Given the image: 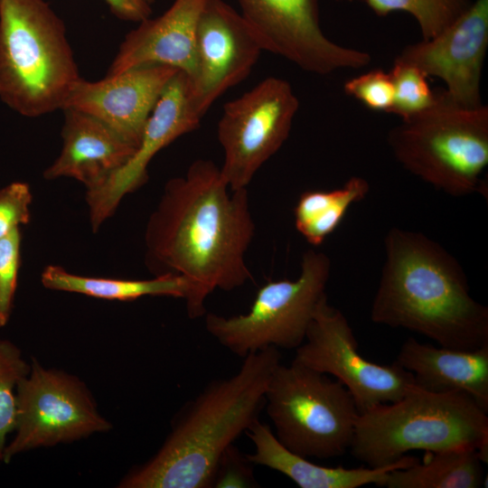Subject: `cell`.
I'll list each match as a JSON object with an SVG mask.
<instances>
[{"label":"cell","mask_w":488,"mask_h":488,"mask_svg":"<svg viewBox=\"0 0 488 488\" xmlns=\"http://www.w3.org/2000/svg\"><path fill=\"white\" fill-rule=\"evenodd\" d=\"M247 188L232 191L221 167L197 159L171 178L145 228V261L155 276L185 277L190 318L204 315L215 289L231 291L250 278L246 253L255 236Z\"/></svg>","instance_id":"1"},{"label":"cell","mask_w":488,"mask_h":488,"mask_svg":"<svg viewBox=\"0 0 488 488\" xmlns=\"http://www.w3.org/2000/svg\"><path fill=\"white\" fill-rule=\"evenodd\" d=\"M371 311L375 324L401 327L439 346L473 351L488 345V308L470 295L458 261L421 232L391 228Z\"/></svg>","instance_id":"2"},{"label":"cell","mask_w":488,"mask_h":488,"mask_svg":"<svg viewBox=\"0 0 488 488\" xmlns=\"http://www.w3.org/2000/svg\"><path fill=\"white\" fill-rule=\"evenodd\" d=\"M279 349L243 357L230 377L214 380L181 410L172 432L147 463L120 483L125 488H210L224 450L258 418Z\"/></svg>","instance_id":"3"},{"label":"cell","mask_w":488,"mask_h":488,"mask_svg":"<svg viewBox=\"0 0 488 488\" xmlns=\"http://www.w3.org/2000/svg\"><path fill=\"white\" fill-rule=\"evenodd\" d=\"M350 449L370 467L414 450L474 449L487 463V412L465 392L435 393L415 383L399 400L359 413Z\"/></svg>","instance_id":"4"},{"label":"cell","mask_w":488,"mask_h":488,"mask_svg":"<svg viewBox=\"0 0 488 488\" xmlns=\"http://www.w3.org/2000/svg\"><path fill=\"white\" fill-rule=\"evenodd\" d=\"M80 76L63 21L44 0H0V99L37 117L63 109Z\"/></svg>","instance_id":"5"},{"label":"cell","mask_w":488,"mask_h":488,"mask_svg":"<svg viewBox=\"0 0 488 488\" xmlns=\"http://www.w3.org/2000/svg\"><path fill=\"white\" fill-rule=\"evenodd\" d=\"M388 143L409 173L446 194L483 192L488 107L465 108L436 91L432 106L390 129Z\"/></svg>","instance_id":"6"},{"label":"cell","mask_w":488,"mask_h":488,"mask_svg":"<svg viewBox=\"0 0 488 488\" xmlns=\"http://www.w3.org/2000/svg\"><path fill=\"white\" fill-rule=\"evenodd\" d=\"M265 405L277 440L301 456L333 458L351 446L359 411L350 391L327 374L295 360L280 362Z\"/></svg>","instance_id":"7"},{"label":"cell","mask_w":488,"mask_h":488,"mask_svg":"<svg viewBox=\"0 0 488 488\" xmlns=\"http://www.w3.org/2000/svg\"><path fill=\"white\" fill-rule=\"evenodd\" d=\"M330 273L329 257L308 249L303 254L297 278L267 281L246 314L226 317L208 313L205 328L241 358L269 347L296 350L304 343L314 311L326 296Z\"/></svg>","instance_id":"8"},{"label":"cell","mask_w":488,"mask_h":488,"mask_svg":"<svg viewBox=\"0 0 488 488\" xmlns=\"http://www.w3.org/2000/svg\"><path fill=\"white\" fill-rule=\"evenodd\" d=\"M298 108L290 83L277 77L263 80L225 103L217 135L224 154L221 172L230 190L247 188L281 148Z\"/></svg>","instance_id":"9"},{"label":"cell","mask_w":488,"mask_h":488,"mask_svg":"<svg viewBox=\"0 0 488 488\" xmlns=\"http://www.w3.org/2000/svg\"><path fill=\"white\" fill-rule=\"evenodd\" d=\"M16 424L4 463L39 446L71 442L110 424L97 410L89 392L76 378L46 370L37 361L17 383Z\"/></svg>","instance_id":"10"},{"label":"cell","mask_w":488,"mask_h":488,"mask_svg":"<svg viewBox=\"0 0 488 488\" xmlns=\"http://www.w3.org/2000/svg\"><path fill=\"white\" fill-rule=\"evenodd\" d=\"M294 360L333 376L350 391L359 413L399 400L415 384L413 374L395 362L381 365L359 353L347 318L328 303L327 296L319 302Z\"/></svg>","instance_id":"11"},{"label":"cell","mask_w":488,"mask_h":488,"mask_svg":"<svg viewBox=\"0 0 488 488\" xmlns=\"http://www.w3.org/2000/svg\"><path fill=\"white\" fill-rule=\"evenodd\" d=\"M237 2L263 51L281 56L305 71L324 76L371 63L369 52L337 44L325 36L319 0Z\"/></svg>","instance_id":"12"},{"label":"cell","mask_w":488,"mask_h":488,"mask_svg":"<svg viewBox=\"0 0 488 488\" xmlns=\"http://www.w3.org/2000/svg\"><path fill=\"white\" fill-rule=\"evenodd\" d=\"M263 49L246 20L224 0H205L196 30V69L189 80L192 106L202 118L229 89L253 70Z\"/></svg>","instance_id":"13"},{"label":"cell","mask_w":488,"mask_h":488,"mask_svg":"<svg viewBox=\"0 0 488 488\" xmlns=\"http://www.w3.org/2000/svg\"><path fill=\"white\" fill-rule=\"evenodd\" d=\"M488 48V0L471 5L438 34L404 47L395 58L443 80L446 97L465 108L481 105V78Z\"/></svg>","instance_id":"14"},{"label":"cell","mask_w":488,"mask_h":488,"mask_svg":"<svg viewBox=\"0 0 488 488\" xmlns=\"http://www.w3.org/2000/svg\"><path fill=\"white\" fill-rule=\"evenodd\" d=\"M201 121L192 103L188 77L179 70L160 95L134 155L101 185L87 190L93 231L114 214L124 196L147 181V166L153 157L178 137L196 130Z\"/></svg>","instance_id":"15"},{"label":"cell","mask_w":488,"mask_h":488,"mask_svg":"<svg viewBox=\"0 0 488 488\" xmlns=\"http://www.w3.org/2000/svg\"><path fill=\"white\" fill-rule=\"evenodd\" d=\"M178 71L168 65L148 63L97 81L80 78L63 109H75L97 118L136 150L152 110Z\"/></svg>","instance_id":"16"},{"label":"cell","mask_w":488,"mask_h":488,"mask_svg":"<svg viewBox=\"0 0 488 488\" xmlns=\"http://www.w3.org/2000/svg\"><path fill=\"white\" fill-rule=\"evenodd\" d=\"M205 0H174L156 18L138 23L120 43L107 75L148 63L171 66L192 80L196 69V30Z\"/></svg>","instance_id":"17"},{"label":"cell","mask_w":488,"mask_h":488,"mask_svg":"<svg viewBox=\"0 0 488 488\" xmlns=\"http://www.w3.org/2000/svg\"><path fill=\"white\" fill-rule=\"evenodd\" d=\"M62 111L61 150L43 176L70 177L87 190L97 188L129 160L136 148L97 118L71 108Z\"/></svg>","instance_id":"18"},{"label":"cell","mask_w":488,"mask_h":488,"mask_svg":"<svg viewBox=\"0 0 488 488\" xmlns=\"http://www.w3.org/2000/svg\"><path fill=\"white\" fill-rule=\"evenodd\" d=\"M394 362L411 372L419 388L435 393L465 392L488 413V345L462 351L408 338Z\"/></svg>","instance_id":"19"},{"label":"cell","mask_w":488,"mask_h":488,"mask_svg":"<svg viewBox=\"0 0 488 488\" xmlns=\"http://www.w3.org/2000/svg\"><path fill=\"white\" fill-rule=\"evenodd\" d=\"M246 434L254 445L253 453L246 454L252 465L277 471L301 488H357L371 483L384 486L389 472L418 462L417 457L406 455L393 464L379 467H328L288 450L277 440L271 427L258 418Z\"/></svg>","instance_id":"20"},{"label":"cell","mask_w":488,"mask_h":488,"mask_svg":"<svg viewBox=\"0 0 488 488\" xmlns=\"http://www.w3.org/2000/svg\"><path fill=\"white\" fill-rule=\"evenodd\" d=\"M49 289L82 294L108 300L132 301L145 296L190 299L192 286L182 276L160 275L151 279H116L71 274L60 266H47L41 276Z\"/></svg>","instance_id":"21"},{"label":"cell","mask_w":488,"mask_h":488,"mask_svg":"<svg viewBox=\"0 0 488 488\" xmlns=\"http://www.w3.org/2000/svg\"><path fill=\"white\" fill-rule=\"evenodd\" d=\"M424 462L389 473L388 488H479L483 483V460L474 449L429 452Z\"/></svg>","instance_id":"22"},{"label":"cell","mask_w":488,"mask_h":488,"mask_svg":"<svg viewBox=\"0 0 488 488\" xmlns=\"http://www.w3.org/2000/svg\"><path fill=\"white\" fill-rule=\"evenodd\" d=\"M369 191L364 178L353 176L331 191L302 192L294 209L296 229L309 244L320 246L337 229L349 208L362 201Z\"/></svg>","instance_id":"23"},{"label":"cell","mask_w":488,"mask_h":488,"mask_svg":"<svg viewBox=\"0 0 488 488\" xmlns=\"http://www.w3.org/2000/svg\"><path fill=\"white\" fill-rule=\"evenodd\" d=\"M378 16L408 13L417 21L423 40L433 38L458 18L473 0H364Z\"/></svg>","instance_id":"24"},{"label":"cell","mask_w":488,"mask_h":488,"mask_svg":"<svg viewBox=\"0 0 488 488\" xmlns=\"http://www.w3.org/2000/svg\"><path fill=\"white\" fill-rule=\"evenodd\" d=\"M30 371L17 346L0 340V464L4 463L6 437L16 424V385Z\"/></svg>","instance_id":"25"},{"label":"cell","mask_w":488,"mask_h":488,"mask_svg":"<svg viewBox=\"0 0 488 488\" xmlns=\"http://www.w3.org/2000/svg\"><path fill=\"white\" fill-rule=\"evenodd\" d=\"M394 87L391 114L401 119L424 111L434 104L436 91H433L427 76L415 66L394 60L389 71Z\"/></svg>","instance_id":"26"},{"label":"cell","mask_w":488,"mask_h":488,"mask_svg":"<svg viewBox=\"0 0 488 488\" xmlns=\"http://www.w3.org/2000/svg\"><path fill=\"white\" fill-rule=\"evenodd\" d=\"M344 92L374 111L390 112L394 87L389 72L373 69L344 82Z\"/></svg>","instance_id":"27"},{"label":"cell","mask_w":488,"mask_h":488,"mask_svg":"<svg viewBox=\"0 0 488 488\" xmlns=\"http://www.w3.org/2000/svg\"><path fill=\"white\" fill-rule=\"evenodd\" d=\"M19 228L0 239V327L8 322L14 305L21 261Z\"/></svg>","instance_id":"28"},{"label":"cell","mask_w":488,"mask_h":488,"mask_svg":"<svg viewBox=\"0 0 488 488\" xmlns=\"http://www.w3.org/2000/svg\"><path fill=\"white\" fill-rule=\"evenodd\" d=\"M32 199L25 183L14 182L0 189V239L29 222Z\"/></svg>","instance_id":"29"},{"label":"cell","mask_w":488,"mask_h":488,"mask_svg":"<svg viewBox=\"0 0 488 488\" xmlns=\"http://www.w3.org/2000/svg\"><path fill=\"white\" fill-rule=\"evenodd\" d=\"M252 464L233 444L221 455L212 479L211 487L253 488L259 486L256 481Z\"/></svg>","instance_id":"30"},{"label":"cell","mask_w":488,"mask_h":488,"mask_svg":"<svg viewBox=\"0 0 488 488\" xmlns=\"http://www.w3.org/2000/svg\"><path fill=\"white\" fill-rule=\"evenodd\" d=\"M118 19L140 23L150 17L151 5L147 0H104Z\"/></svg>","instance_id":"31"},{"label":"cell","mask_w":488,"mask_h":488,"mask_svg":"<svg viewBox=\"0 0 488 488\" xmlns=\"http://www.w3.org/2000/svg\"><path fill=\"white\" fill-rule=\"evenodd\" d=\"M147 2L152 5L154 4L155 0H147Z\"/></svg>","instance_id":"32"}]
</instances>
